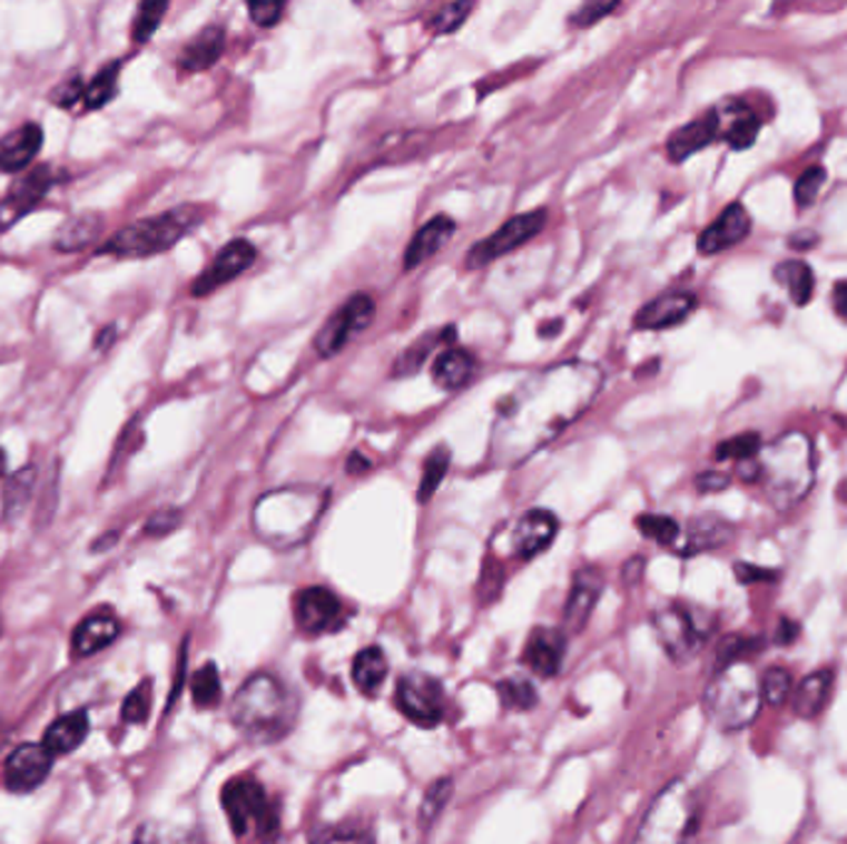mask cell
Masks as SVG:
<instances>
[{
	"mask_svg": "<svg viewBox=\"0 0 847 844\" xmlns=\"http://www.w3.org/2000/svg\"><path fill=\"white\" fill-rule=\"evenodd\" d=\"M604 374L592 362H560L535 372L503 396L491 431L493 465H519L578 421L595 402Z\"/></svg>",
	"mask_w": 847,
	"mask_h": 844,
	"instance_id": "cell-1",
	"label": "cell"
},
{
	"mask_svg": "<svg viewBox=\"0 0 847 844\" xmlns=\"http://www.w3.org/2000/svg\"><path fill=\"white\" fill-rule=\"evenodd\" d=\"M298 704L293 694L270 674H253L230 701V720L240 736L256 746H273L288 736Z\"/></svg>",
	"mask_w": 847,
	"mask_h": 844,
	"instance_id": "cell-2",
	"label": "cell"
},
{
	"mask_svg": "<svg viewBox=\"0 0 847 844\" xmlns=\"http://www.w3.org/2000/svg\"><path fill=\"white\" fill-rule=\"evenodd\" d=\"M768 501L776 510L796 508L810 493L816 483V446L812 439L800 431L780 434L771 446H766L764 457H758Z\"/></svg>",
	"mask_w": 847,
	"mask_h": 844,
	"instance_id": "cell-3",
	"label": "cell"
},
{
	"mask_svg": "<svg viewBox=\"0 0 847 844\" xmlns=\"http://www.w3.org/2000/svg\"><path fill=\"white\" fill-rule=\"evenodd\" d=\"M325 493L311 488H288L263 495L253 510V528L278 548H293L311 536L325 508Z\"/></svg>",
	"mask_w": 847,
	"mask_h": 844,
	"instance_id": "cell-4",
	"label": "cell"
},
{
	"mask_svg": "<svg viewBox=\"0 0 847 844\" xmlns=\"http://www.w3.org/2000/svg\"><path fill=\"white\" fill-rule=\"evenodd\" d=\"M206 220L204 206H176L164 210L159 216L141 218L137 224H129L122 230H117L112 238H107L97 253L115 255V258H149L174 248L184 236L201 226Z\"/></svg>",
	"mask_w": 847,
	"mask_h": 844,
	"instance_id": "cell-5",
	"label": "cell"
},
{
	"mask_svg": "<svg viewBox=\"0 0 847 844\" xmlns=\"http://www.w3.org/2000/svg\"><path fill=\"white\" fill-rule=\"evenodd\" d=\"M761 706V684H758L754 666L748 661L719 666V671L713 674V679L707 686V694H703L707 716L713 726L726 733H736L751 726Z\"/></svg>",
	"mask_w": 847,
	"mask_h": 844,
	"instance_id": "cell-6",
	"label": "cell"
},
{
	"mask_svg": "<svg viewBox=\"0 0 847 844\" xmlns=\"http://www.w3.org/2000/svg\"><path fill=\"white\" fill-rule=\"evenodd\" d=\"M697 825V795L685 781H672L642 817L632 844H687Z\"/></svg>",
	"mask_w": 847,
	"mask_h": 844,
	"instance_id": "cell-7",
	"label": "cell"
},
{
	"mask_svg": "<svg viewBox=\"0 0 847 844\" xmlns=\"http://www.w3.org/2000/svg\"><path fill=\"white\" fill-rule=\"evenodd\" d=\"M654 635L664 654L677 664H687L697 657L707 637V627L691 609L681 605H664L652 615Z\"/></svg>",
	"mask_w": 847,
	"mask_h": 844,
	"instance_id": "cell-8",
	"label": "cell"
},
{
	"mask_svg": "<svg viewBox=\"0 0 847 844\" xmlns=\"http://www.w3.org/2000/svg\"><path fill=\"white\" fill-rule=\"evenodd\" d=\"M545 224H548V208H533V210H525V214L509 218L499 230H493L489 238H483L471 246V251L466 253V268L469 271L486 268V265H491L493 261H499L503 258V255L513 253L515 248L525 246L528 241L535 238L538 233L543 230Z\"/></svg>",
	"mask_w": 847,
	"mask_h": 844,
	"instance_id": "cell-9",
	"label": "cell"
},
{
	"mask_svg": "<svg viewBox=\"0 0 847 844\" xmlns=\"http://www.w3.org/2000/svg\"><path fill=\"white\" fill-rule=\"evenodd\" d=\"M221 805L236 835H246L253 822L260 827V832H270L278 825L275 813H270L266 791L250 775H238L226 783L221 791Z\"/></svg>",
	"mask_w": 847,
	"mask_h": 844,
	"instance_id": "cell-10",
	"label": "cell"
},
{
	"mask_svg": "<svg viewBox=\"0 0 847 844\" xmlns=\"http://www.w3.org/2000/svg\"><path fill=\"white\" fill-rule=\"evenodd\" d=\"M394 704L412 724L422 728H434L444 720L446 694L444 686L432 674L410 671L400 676L397 691H394Z\"/></svg>",
	"mask_w": 847,
	"mask_h": 844,
	"instance_id": "cell-11",
	"label": "cell"
},
{
	"mask_svg": "<svg viewBox=\"0 0 847 844\" xmlns=\"http://www.w3.org/2000/svg\"><path fill=\"white\" fill-rule=\"evenodd\" d=\"M374 300L367 293H355L345 305L335 310V315L329 317L321 332L315 335V352L323 360H333L337 352H343L345 344L352 340V335L367 330L374 320Z\"/></svg>",
	"mask_w": 847,
	"mask_h": 844,
	"instance_id": "cell-12",
	"label": "cell"
},
{
	"mask_svg": "<svg viewBox=\"0 0 847 844\" xmlns=\"http://www.w3.org/2000/svg\"><path fill=\"white\" fill-rule=\"evenodd\" d=\"M55 184H58V171L48 164H38L20 174L13 186L8 188L3 202H0V230L10 228L26 214H30L48 196Z\"/></svg>",
	"mask_w": 847,
	"mask_h": 844,
	"instance_id": "cell-13",
	"label": "cell"
},
{
	"mask_svg": "<svg viewBox=\"0 0 847 844\" xmlns=\"http://www.w3.org/2000/svg\"><path fill=\"white\" fill-rule=\"evenodd\" d=\"M295 625L303 635H325L345 625V605L327 587H305L293 599Z\"/></svg>",
	"mask_w": 847,
	"mask_h": 844,
	"instance_id": "cell-14",
	"label": "cell"
},
{
	"mask_svg": "<svg viewBox=\"0 0 847 844\" xmlns=\"http://www.w3.org/2000/svg\"><path fill=\"white\" fill-rule=\"evenodd\" d=\"M258 258L256 246L248 238H234L216 253L214 263L196 277L191 285L194 297H206L216 293L218 287L234 283L240 273H246Z\"/></svg>",
	"mask_w": 847,
	"mask_h": 844,
	"instance_id": "cell-15",
	"label": "cell"
},
{
	"mask_svg": "<svg viewBox=\"0 0 847 844\" xmlns=\"http://www.w3.org/2000/svg\"><path fill=\"white\" fill-rule=\"evenodd\" d=\"M52 771V753L42 743L18 746L6 760V785L13 793H30L46 783Z\"/></svg>",
	"mask_w": 847,
	"mask_h": 844,
	"instance_id": "cell-16",
	"label": "cell"
},
{
	"mask_svg": "<svg viewBox=\"0 0 847 844\" xmlns=\"http://www.w3.org/2000/svg\"><path fill=\"white\" fill-rule=\"evenodd\" d=\"M604 590V577L598 568H582L573 577V587H570L568 602L563 609V629L570 635H580L585 629L590 615L595 612L598 599Z\"/></svg>",
	"mask_w": 847,
	"mask_h": 844,
	"instance_id": "cell-17",
	"label": "cell"
},
{
	"mask_svg": "<svg viewBox=\"0 0 847 844\" xmlns=\"http://www.w3.org/2000/svg\"><path fill=\"white\" fill-rule=\"evenodd\" d=\"M558 518L550 510H528L511 530V552L519 560H533L535 555L550 548L558 536Z\"/></svg>",
	"mask_w": 847,
	"mask_h": 844,
	"instance_id": "cell-18",
	"label": "cell"
},
{
	"mask_svg": "<svg viewBox=\"0 0 847 844\" xmlns=\"http://www.w3.org/2000/svg\"><path fill=\"white\" fill-rule=\"evenodd\" d=\"M699 300L695 293L687 291H669L654 300H649L644 307L637 310L634 327L637 330H669L689 320L695 313Z\"/></svg>",
	"mask_w": 847,
	"mask_h": 844,
	"instance_id": "cell-19",
	"label": "cell"
},
{
	"mask_svg": "<svg viewBox=\"0 0 847 844\" xmlns=\"http://www.w3.org/2000/svg\"><path fill=\"white\" fill-rule=\"evenodd\" d=\"M748 233H751V216L743 204H731L721 210V216L711 226L701 230L697 246L701 255H717L739 246Z\"/></svg>",
	"mask_w": 847,
	"mask_h": 844,
	"instance_id": "cell-20",
	"label": "cell"
},
{
	"mask_svg": "<svg viewBox=\"0 0 847 844\" xmlns=\"http://www.w3.org/2000/svg\"><path fill=\"white\" fill-rule=\"evenodd\" d=\"M719 137H721V119H719L717 107H713V109H709L707 115L691 119L689 125L679 127L677 131L669 135L667 157H669V161L681 164V161H687L691 154L707 149L709 144L717 141Z\"/></svg>",
	"mask_w": 847,
	"mask_h": 844,
	"instance_id": "cell-21",
	"label": "cell"
},
{
	"mask_svg": "<svg viewBox=\"0 0 847 844\" xmlns=\"http://www.w3.org/2000/svg\"><path fill=\"white\" fill-rule=\"evenodd\" d=\"M565 635L560 629H535L523 649V664L541 679H553L565 659Z\"/></svg>",
	"mask_w": 847,
	"mask_h": 844,
	"instance_id": "cell-22",
	"label": "cell"
},
{
	"mask_svg": "<svg viewBox=\"0 0 847 844\" xmlns=\"http://www.w3.org/2000/svg\"><path fill=\"white\" fill-rule=\"evenodd\" d=\"M454 233H456L454 218H449L444 214L434 216L432 220H429V224H424L420 230L414 233V238L410 241V246H406V251H404L402 268L404 271L420 268V265H424L429 258H434V255L446 246Z\"/></svg>",
	"mask_w": 847,
	"mask_h": 844,
	"instance_id": "cell-23",
	"label": "cell"
},
{
	"mask_svg": "<svg viewBox=\"0 0 847 844\" xmlns=\"http://www.w3.org/2000/svg\"><path fill=\"white\" fill-rule=\"evenodd\" d=\"M122 627H119V619L109 612V609H102V612H92L90 617H85L80 625H77L75 635H72V654L77 659L92 657V654L107 649L112 644Z\"/></svg>",
	"mask_w": 847,
	"mask_h": 844,
	"instance_id": "cell-24",
	"label": "cell"
},
{
	"mask_svg": "<svg viewBox=\"0 0 847 844\" xmlns=\"http://www.w3.org/2000/svg\"><path fill=\"white\" fill-rule=\"evenodd\" d=\"M42 149V129L38 125H23L0 137V171H26Z\"/></svg>",
	"mask_w": 847,
	"mask_h": 844,
	"instance_id": "cell-25",
	"label": "cell"
},
{
	"mask_svg": "<svg viewBox=\"0 0 847 844\" xmlns=\"http://www.w3.org/2000/svg\"><path fill=\"white\" fill-rule=\"evenodd\" d=\"M717 112L721 119V137L731 149L743 151L754 147L758 131H761V119L751 109L739 102V99H726L723 105L717 107Z\"/></svg>",
	"mask_w": 847,
	"mask_h": 844,
	"instance_id": "cell-26",
	"label": "cell"
},
{
	"mask_svg": "<svg viewBox=\"0 0 847 844\" xmlns=\"http://www.w3.org/2000/svg\"><path fill=\"white\" fill-rule=\"evenodd\" d=\"M226 50V30L221 26H206L186 42L179 55V68L184 72L211 70Z\"/></svg>",
	"mask_w": 847,
	"mask_h": 844,
	"instance_id": "cell-27",
	"label": "cell"
},
{
	"mask_svg": "<svg viewBox=\"0 0 847 844\" xmlns=\"http://www.w3.org/2000/svg\"><path fill=\"white\" fill-rule=\"evenodd\" d=\"M733 538V526L729 520H723L717 513H703L689 520L687 526V536H685V548L679 552L689 558V555H699V552H709V550H719L726 542Z\"/></svg>",
	"mask_w": 847,
	"mask_h": 844,
	"instance_id": "cell-28",
	"label": "cell"
},
{
	"mask_svg": "<svg viewBox=\"0 0 847 844\" xmlns=\"http://www.w3.org/2000/svg\"><path fill=\"white\" fill-rule=\"evenodd\" d=\"M456 337V327L449 325V327H442V330H432V332H424V335L416 337L410 347H406L397 362H394L392 366V376L394 380H402V376H414L422 372L424 362L432 357V354L436 352V347H442V344H449L454 342Z\"/></svg>",
	"mask_w": 847,
	"mask_h": 844,
	"instance_id": "cell-29",
	"label": "cell"
},
{
	"mask_svg": "<svg viewBox=\"0 0 847 844\" xmlns=\"http://www.w3.org/2000/svg\"><path fill=\"white\" fill-rule=\"evenodd\" d=\"M87 733H90V716H87V710H70V714L52 720L46 736H42V746L52 753V758L55 755H68L82 746Z\"/></svg>",
	"mask_w": 847,
	"mask_h": 844,
	"instance_id": "cell-30",
	"label": "cell"
},
{
	"mask_svg": "<svg viewBox=\"0 0 847 844\" xmlns=\"http://www.w3.org/2000/svg\"><path fill=\"white\" fill-rule=\"evenodd\" d=\"M830 691H833V671L830 669H820V671L808 674L806 679L796 686L794 701H790V706H794V714L798 718H806V720L818 718L823 714L825 704H828Z\"/></svg>",
	"mask_w": 847,
	"mask_h": 844,
	"instance_id": "cell-31",
	"label": "cell"
},
{
	"mask_svg": "<svg viewBox=\"0 0 847 844\" xmlns=\"http://www.w3.org/2000/svg\"><path fill=\"white\" fill-rule=\"evenodd\" d=\"M102 214H95V210H82V214H75L72 218L65 220L60 226L58 236H55V248L60 253H77L100 238L102 233Z\"/></svg>",
	"mask_w": 847,
	"mask_h": 844,
	"instance_id": "cell-32",
	"label": "cell"
},
{
	"mask_svg": "<svg viewBox=\"0 0 847 844\" xmlns=\"http://www.w3.org/2000/svg\"><path fill=\"white\" fill-rule=\"evenodd\" d=\"M474 370V354L464 347H449L439 354L436 362L432 364V376L436 386L446 389V392H454V389H461L471 380Z\"/></svg>",
	"mask_w": 847,
	"mask_h": 844,
	"instance_id": "cell-33",
	"label": "cell"
},
{
	"mask_svg": "<svg viewBox=\"0 0 847 844\" xmlns=\"http://www.w3.org/2000/svg\"><path fill=\"white\" fill-rule=\"evenodd\" d=\"M36 485H38V465L32 463L23 465V469H18L16 473L6 475L3 518L8 520V523L23 516V510L32 501V493H36Z\"/></svg>",
	"mask_w": 847,
	"mask_h": 844,
	"instance_id": "cell-34",
	"label": "cell"
},
{
	"mask_svg": "<svg viewBox=\"0 0 847 844\" xmlns=\"http://www.w3.org/2000/svg\"><path fill=\"white\" fill-rule=\"evenodd\" d=\"M387 657L380 647L362 649L355 661H352V681H355L357 691L365 696H374L380 691V686L387 679Z\"/></svg>",
	"mask_w": 847,
	"mask_h": 844,
	"instance_id": "cell-35",
	"label": "cell"
},
{
	"mask_svg": "<svg viewBox=\"0 0 847 844\" xmlns=\"http://www.w3.org/2000/svg\"><path fill=\"white\" fill-rule=\"evenodd\" d=\"M774 277L778 285L786 287V293L798 307L808 305L812 300V293H816V275H812L810 265L802 263L798 258H790L776 265Z\"/></svg>",
	"mask_w": 847,
	"mask_h": 844,
	"instance_id": "cell-36",
	"label": "cell"
},
{
	"mask_svg": "<svg viewBox=\"0 0 847 844\" xmlns=\"http://www.w3.org/2000/svg\"><path fill=\"white\" fill-rule=\"evenodd\" d=\"M119 72H122V60H115L105 65V68L97 72L90 82H87V90H85L87 109H102L112 102L119 90Z\"/></svg>",
	"mask_w": 847,
	"mask_h": 844,
	"instance_id": "cell-37",
	"label": "cell"
},
{
	"mask_svg": "<svg viewBox=\"0 0 847 844\" xmlns=\"http://www.w3.org/2000/svg\"><path fill=\"white\" fill-rule=\"evenodd\" d=\"M449 463H451V451L449 446H436L432 449V453H429L426 461H424V473H422V483H420V491H416V498H420V503H429L432 501V495L436 493V488L442 485L444 475L449 471Z\"/></svg>",
	"mask_w": 847,
	"mask_h": 844,
	"instance_id": "cell-38",
	"label": "cell"
},
{
	"mask_svg": "<svg viewBox=\"0 0 847 844\" xmlns=\"http://www.w3.org/2000/svg\"><path fill=\"white\" fill-rule=\"evenodd\" d=\"M167 10L169 3H164V0H147V3H141L135 16V23H131V40H135L137 46L149 42L154 32L159 30L161 18L167 16Z\"/></svg>",
	"mask_w": 847,
	"mask_h": 844,
	"instance_id": "cell-39",
	"label": "cell"
},
{
	"mask_svg": "<svg viewBox=\"0 0 847 844\" xmlns=\"http://www.w3.org/2000/svg\"><path fill=\"white\" fill-rule=\"evenodd\" d=\"M758 684H761L764 704L774 708L784 706L788 701L790 691H794V676H790L786 666H771V669L758 679Z\"/></svg>",
	"mask_w": 847,
	"mask_h": 844,
	"instance_id": "cell-40",
	"label": "cell"
},
{
	"mask_svg": "<svg viewBox=\"0 0 847 844\" xmlns=\"http://www.w3.org/2000/svg\"><path fill=\"white\" fill-rule=\"evenodd\" d=\"M194 704L199 708H214L221 701V676H218L216 664L208 661L204 669L196 671L191 684Z\"/></svg>",
	"mask_w": 847,
	"mask_h": 844,
	"instance_id": "cell-41",
	"label": "cell"
},
{
	"mask_svg": "<svg viewBox=\"0 0 847 844\" xmlns=\"http://www.w3.org/2000/svg\"><path fill=\"white\" fill-rule=\"evenodd\" d=\"M501 704L511 710H531L538 704L535 686L528 679H503L496 684Z\"/></svg>",
	"mask_w": 847,
	"mask_h": 844,
	"instance_id": "cell-42",
	"label": "cell"
},
{
	"mask_svg": "<svg viewBox=\"0 0 847 844\" xmlns=\"http://www.w3.org/2000/svg\"><path fill=\"white\" fill-rule=\"evenodd\" d=\"M451 793H454V783H451L449 777H439L436 783H432V787H429V791L424 793V799H422V809H420V825L422 827L434 825L439 815L444 813V807L451 799Z\"/></svg>",
	"mask_w": 847,
	"mask_h": 844,
	"instance_id": "cell-43",
	"label": "cell"
},
{
	"mask_svg": "<svg viewBox=\"0 0 847 844\" xmlns=\"http://www.w3.org/2000/svg\"><path fill=\"white\" fill-rule=\"evenodd\" d=\"M634 526H637V530L642 532L644 538L654 540V542H659V546H664V548L674 546L677 538H679V523H677L674 518H669V516H652V513H647V516L637 518Z\"/></svg>",
	"mask_w": 847,
	"mask_h": 844,
	"instance_id": "cell-44",
	"label": "cell"
},
{
	"mask_svg": "<svg viewBox=\"0 0 847 844\" xmlns=\"http://www.w3.org/2000/svg\"><path fill=\"white\" fill-rule=\"evenodd\" d=\"M761 436L758 434H739L733 436L729 441H723L717 446V459L719 461H726V459H736V461H751V459H758L761 457Z\"/></svg>",
	"mask_w": 847,
	"mask_h": 844,
	"instance_id": "cell-45",
	"label": "cell"
},
{
	"mask_svg": "<svg viewBox=\"0 0 847 844\" xmlns=\"http://www.w3.org/2000/svg\"><path fill=\"white\" fill-rule=\"evenodd\" d=\"M474 8H476L474 3H464V0H461V3H449L432 18L429 28H432L436 36H449V32H456L461 26L466 23V18L471 16V10Z\"/></svg>",
	"mask_w": 847,
	"mask_h": 844,
	"instance_id": "cell-46",
	"label": "cell"
},
{
	"mask_svg": "<svg viewBox=\"0 0 847 844\" xmlns=\"http://www.w3.org/2000/svg\"><path fill=\"white\" fill-rule=\"evenodd\" d=\"M151 708V681H141L122 704V720L125 724H145Z\"/></svg>",
	"mask_w": 847,
	"mask_h": 844,
	"instance_id": "cell-47",
	"label": "cell"
},
{
	"mask_svg": "<svg viewBox=\"0 0 847 844\" xmlns=\"http://www.w3.org/2000/svg\"><path fill=\"white\" fill-rule=\"evenodd\" d=\"M825 179H828V174H825L823 166H810L808 171H802V174H800V179L796 181V188H794L796 204H798L800 208H806V206H810V204H816V198H818V194H820V188H823Z\"/></svg>",
	"mask_w": 847,
	"mask_h": 844,
	"instance_id": "cell-48",
	"label": "cell"
},
{
	"mask_svg": "<svg viewBox=\"0 0 847 844\" xmlns=\"http://www.w3.org/2000/svg\"><path fill=\"white\" fill-rule=\"evenodd\" d=\"M85 90H87V85L80 77V72L70 75L68 80H62L50 92V102L60 109H72L77 102H80V99H85Z\"/></svg>",
	"mask_w": 847,
	"mask_h": 844,
	"instance_id": "cell-49",
	"label": "cell"
},
{
	"mask_svg": "<svg viewBox=\"0 0 847 844\" xmlns=\"http://www.w3.org/2000/svg\"><path fill=\"white\" fill-rule=\"evenodd\" d=\"M761 649V639H748V637H726L719 644V666L733 664V661H746V654H754Z\"/></svg>",
	"mask_w": 847,
	"mask_h": 844,
	"instance_id": "cell-50",
	"label": "cell"
},
{
	"mask_svg": "<svg viewBox=\"0 0 847 844\" xmlns=\"http://www.w3.org/2000/svg\"><path fill=\"white\" fill-rule=\"evenodd\" d=\"M618 8H620L618 0H612V3H602V0H595V3H585V6H580L573 16H570V26L592 28L595 23H600L602 18H608L610 13H614Z\"/></svg>",
	"mask_w": 847,
	"mask_h": 844,
	"instance_id": "cell-51",
	"label": "cell"
},
{
	"mask_svg": "<svg viewBox=\"0 0 847 844\" xmlns=\"http://www.w3.org/2000/svg\"><path fill=\"white\" fill-rule=\"evenodd\" d=\"M184 520V513L179 508H164V510H157L145 526V532L149 538H167L169 532H174L176 528L181 526Z\"/></svg>",
	"mask_w": 847,
	"mask_h": 844,
	"instance_id": "cell-52",
	"label": "cell"
},
{
	"mask_svg": "<svg viewBox=\"0 0 847 844\" xmlns=\"http://www.w3.org/2000/svg\"><path fill=\"white\" fill-rule=\"evenodd\" d=\"M283 10H285V3H278V0H266V3H248V16H250L253 23L260 26V28L278 26Z\"/></svg>",
	"mask_w": 847,
	"mask_h": 844,
	"instance_id": "cell-53",
	"label": "cell"
},
{
	"mask_svg": "<svg viewBox=\"0 0 847 844\" xmlns=\"http://www.w3.org/2000/svg\"><path fill=\"white\" fill-rule=\"evenodd\" d=\"M731 485V475L729 473H717V471H707L697 475V488L701 493H717L723 491V488Z\"/></svg>",
	"mask_w": 847,
	"mask_h": 844,
	"instance_id": "cell-54",
	"label": "cell"
},
{
	"mask_svg": "<svg viewBox=\"0 0 847 844\" xmlns=\"http://www.w3.org/2000/svg\"><path fill=\"white\" fill-rule=\"evenodd\" d=\"M736 577H739V582H743V585H754L758 580H774V572L764 570V568H756V565L739 562L736 565Z\"/></svg>",
	"mask_w": 847,
	"mask_h": 844,
	"instance_id": "cell-55",
	"label": "cell"
},
{
	"mask_svg": "<svg viewBox=\"0 0 847 844\" xmlns=\"http://www.w3.org/2000/svg\"><path fill=\"white\" fill-rule=\"evenodd\" d=\"M816 243H818V233H812V230H796L794 236L788 238V246L794 251H800V253L810 251L812 246H816Z\"/></svg>",
	"mask_w": 847,
	"mask_h": 844,
	"instance_id": "cell-56",
	"label": "cell"
},
{
	"mask_svg": "<svg viewBox=\"0 0 847 844\" xmlns=\"http://www.w3.org/2000/svg\"><path fill=\"white\" fill-rule=\"evenodd\" d=\"M800 635V627L798 621H790V619H784L780 621V627L776 631V641L780 644V647H788V644H794Z\"/></svg>",
	"mask_w": 847,
	"mask_h": 844,
	"instance_id": "cell-57",
	"label": "cell"
},
{
	"mask_svg": "<svg viewBox=\"0 0 847 844\" xmlns=\"http://www.w3.org/2000/svg\"><path fill=\"white\" fill-rule=\"evenodd\" d=\"M115 340H117V327L115 325H107V327H102L95 335V350L97 352H107L109 347H112Z\"/></svg>",
	"mask_w": 847,
	"mask_h": 844,
	"instance_id": "cell-58",
	"label": "cell"
},
{
	"mask_svg": "<svg viewBox=\"0 0 847 844\" xmlns=\"http://www.w3.org/2000/svg\"><path fill=\"white\" fill-rule=\"evenodd\" d=\"M833 307H835V313H838V315L847 322V283H838V285H835Z\"/></svg>",
	"mask_w": 847,
	"mask_h": 844,
	"instance_id": "cell-59",
	"label": "cell"
},
{
	"mask_svg": "<svg viewBox=\"0 0 847 844\" xmlns=\"http://www.w3.org/2000/svg\"><path fill=\"white\" fill-rule=\"evenodd\" d=\"M370 469H372V461H370L367 457H362L360 451H355V453H352V457L347 459V473H349V475H360V473H365V471H370Z\"/></svg>",
	"mask_w": 847,
	"mask_h": 844,
	"instance_id": "cell-60",
	"label": "cell"
},
{
	"mask_svg": "<svg viewBox=\"0 0 847 844\" xmlns=\"http://www.w3.org/2000/svg\"><path fill=\"white\" fill-rule=\"evenodd\" d=\"M117 540H119V532H115V530L112 532H105V538L92 542V552H105V550L112 548Z\"/></svg>",
	"mask_w": 847,
	"mask_h": 844,
	"instance_id": "cell-61",
	"label": "cell"
},
{
	"mask_svg": "<svg viewBox=\"0 0 847 844\" xmlns=\"http://www.w3.org/2000/svg\"><path fill=\"white\" fill-rule=\"evenodd\" d=\"M560 327H563V320H553V322H550V325H543L538 332H541V337L550 340V337H555V335H558Z\"/></svg>",
	"mask_w": 847,
	"mask_h": 844,
	"instance_id": "cell-62",
	"label": "cell"
},
{
	"mask_svg": "<svg viewBox=\"0 0 847 844\" xmlns=\"http://www.w3.org/2000/svg\"><path fill=\"white\" fill-rule=\"evenodd\" d=\"M6 473H8V457L6 451L0 449V479H6Z\"/></svg>",
	"mask_w": 847,
	"mask_h": 844,
	"instance_id": "cell-63",
	"label": "cell"
}]
</instances>
